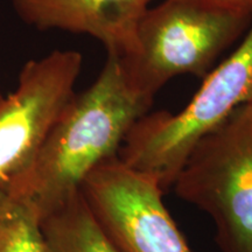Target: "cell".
<instances>
[{
    "label": "cell",
    "instance_id": "6",
    "mask_svg": "<svg viewBox=\"0 0 252 252\" xmlns=\"http://www.w3.org/2000/svg\"><path fill=\"white\" fill-rule=\"evenodd\" d=\"M100 228L118 252H193L152 176L110 158L81 186Z\"/></svg>",
    "mask_w": 252,
    "mask_h": 252
},
{
    "label": "cell",
    "instance_id": "9",
    "mask_svg": "<svg viewBox=\"0 0 252 252\" xmlns=\"http://www.w3.org/2000/svg\"><path fill=\"white\" fill-rule=\"evenodd\" d=\"M4 196L9 236L5 252H45L40 220Z\"/></svg>",
    "mask_w": 252,
    "mask_h": 252
},
{
    "label": "cell",
    "instance_id": "5",
    "mask_svg": "<svg viewBox=\"0 0 252 252\" xmlns=\"http://www.w3.org/2000/svg\"><path fill=\"white\" fill-rule=\"evenodd\" d=\"M83 58L53 50L24 64L15 89L0 94V194L32 165L75 94Z\"/></svg>",
    "mask_w": 252,
    "mask_h": 252
},
{
    "label": "cell",
    "instance_id": "2",
    "mask_svg": "<svg viewBox=\"0 0 252 252\" xmlns=\"http://www.w3.org/2000/svg\"><path fill=\"white\" fill-rule=\"evenodd\" d=\"M252 96V25L237 49L203 78L180 112H147L125 138L118 158L152 176L167 193L194 147Z\"/></svg>",
    "mask_w": 252,
    "mask_h": 252
},
{
    "label": "cell",
    "instance_id": "12",
    "mask_svg": "<svg viewBox=\"0 0 252 252\" xmlns=\"http://www.w3.org/2000/svg\"><path fill=\"white\" fill-rule=\"evenodd\" d=\"M235 112L238 113L239 116H243V117L252 118V96L250 97V99H249L247 103H244L243 105L239 106Z\"/></svg>",
    "mask_w": 252,
    "mask_h": 252
},
{
    "label": "cell",
    "instance_id": "4",
    "mask_svg": "<svg viewBox=\"0 0 252 252\" xmlns=\"http://www.w3.org/2000/svg\"><path fill=\"white\" fill-rule=\"evenodd\" d=\"M212 219L222 252H252V118L234 112L201 139L173 185Z\"/></svg>",
    "mask_w": 252,
    "mask_h": 252
},
{
    "label": "cell",
    "instance_id": "7",
    "mask_svg": "<svg viewBox=\"0 0 252 252\" xmlns=\"http://www.w3.org/2000/svg\"><path fill=\"white\" fill-rule=\"evenodd\" d=\"M18 18L37 31H63L99 41L111 55L135 48L140 19L152 0H9Z\"/></svg>",
    "mask_w": 252,
    "mask_h": 252
},
{
    "label": "cell",
    "instance_id": "10",
    "mask_svg": "<svg viewBox=\"0 0 252 252\" xmlns=\"http://www.w3.org/2000/svg\"><path fill=\"white\" fill-rule=\"evenodd\" d=\"M187 1L252 14V0H187Z\"/></svg>",
    "mask_w": 252,
    "mask_h": 252
},
{
    "label": "cell",
    "instance_id": "3",
    "mask_svg": "<svg viewBox=\"0 0 252 252\" xmlns=\"http://www.w3.org/2000/svg\"><path fill=\"white\" fill-rule=\"evenodd\" d=\"M251 21L252 14L243 12L165 0L140 19L135 48L121 58L123 68L135 89L154 98L179 75L206 77Z\"/></svg>",
    "mask_w": 252,
    "mask_h": 252
},
{
    "label": "cell",
    "instance_id": "1",
    "mask_svg": "<svg viewBox=\"0 0 252 252\" xmlns=\"http://www.w3.org/2000/svg\"><path fill=\"white\" fill-rule=\"evenodd\" d=\"M153 99L132 86L121 58L108 54L94 83L74 94L34 161L2 194L41 222L80 191L94 168L118 156Z\"/></svg>",
    "mask_w": 252,
    "mask_h": 252
},
{
    "label": "cell",
    "instance_id": "11",
    "mask_svg": "<svg viewBox=\"0 0 252 252\" xmlns=\"http://www.w3.org/2000/svg\"><path fill=\"white\" fill-rule=\"evenodd\" d=\"M9 236V225L7 215H6L5 204H4V196L2 193L0 194V252H5L6 247H7Z\"/></svg>",
    "mask_w": 252,
    "mask_h": 252
},
{
    "label": "cell",
    "instance_id": "8",
    "mask_svg": "<svg viewBox=\"0 0 252 252\" xmlns=\"http://www.w3.org/2000/svg\"><path fill=\"white\" fill-rule=\"evenodd\" d=\"M45 252H118L81 191L41 220Z\"/></svg>",
    "mask_w": 252,
    "mask_h": 252
}]
</instances>
